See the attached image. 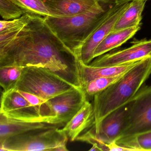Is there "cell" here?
Returning <instances> with one entry per match:
<instances>
[{
    "label": "cell",
    "mask_w": 151,
    "mask_h": 151,
    "mask_svg": "<svg viewBox=\"0 0 151 151\" xmlns=\"http://www.w3.org/2000/svg\"><path fill=\"white\" fill-rule=\"evenodd\" d=\"M66 124H52L44 122H29L8 118L0 114V141L16 135L42 129L61 128Z\"/></svg>",
    "instance_id": "4fadbf2b"
},
{
    "label": "cell",
    "mask_w": 151,
    "mask_h": 151,
    "mask_svg": "<svg viewBox=\"0 0 151 151\" xmlns=\"http://www.w3.org/2000/svg\"><path fill=\"white\" fill-rule=\"evenodd\" d=\"M24 14V11L11 0H0V15L4 20L17 19Z\"/></svg>",
    "instance_id": "603a6c76"
},
{
    "label": "cell",
    "mask_w": 151,
    "mask_h": 151,
    "mask_svg": "<svg viewBox=\"0 0 151 151\" xmlns=\"http://www.w3.org/2000/svg\"><path fill=\"white\" fill-rule=\"evenodd\" d=\"M0 114L20 121L43 122L37 109L15 88L2 93Z\"/></svg>",
    "instance_id": "9c48e42d"
},
{
    "label": "cell",
    "mask_w": 151,
    "mask_h": 151,
    "mask_svg": "<svg viewBox=\"0 0 151 151\" xmlns=\"http://www.w3.org/2000/svg\"><path fill=\"white\" fill-rule=\"evenodd\" d=\"M76 140L87 142L92 145L91 148L89 150L91 151H108L106 146V143L99 139L94 135L91 129L86 132L80 135Z\"/></svg>",
    "instance_id": "cb8c5ba5"
},
{
    "label": "cell",
    "mask_w": 151,
    "mask_h": 151,
    "mask_svg": "<svg viewBox=\"0 0 151 151\" xmlns=\"http://www.w3.org/2000/svg\"><path fill=\"white\" fill-rule=\"evenodd\" d=\"M130 2L114 4L110 12L94 31L86 40L79 49L78 60L86 64L92 61L93 53L97 47L114 29L117 19L124 11Z\"/></svg>",
    "instance_id": "ba28073f"
},
{
    "label": "cell",
    "mask_w": 151,
    "mask_h": 151,
    "mask_svg": "<svg viewBox=\"0 0 151 151\" xmlns=\"http://www.w3.org/2000/svg\"><path fill=\"white\" fill-rule=\"evenodd\" d=\"M94 123L93 105L86 100L80 110L66 124L63 129L71 141L77 138Z\"/></svg>",
    "instance_id": "9a60e30c"
},
{
    "label": "cell",
    "mask_w": 151,
    "mask_h": 151,
    "mask_svg": "<svg viewBox=\"0 0 151 151\" xmlns=\"http://www.w3.org/2000/svg\"><path fill=\"white\" fill-rule=\"evenodd\" d=\"M106 146L108 151H135L132 148L120 145H118L116 142H113L109 144H106Z\"/></svg>",
    "instance_id": "484cf974"
},
{
    "label": "cell",
    "mask_w": 151,
    "mask_h": 151,
    "mask_svg": "<svg viewBox=\"0 0 151 151\" xmlns=\"http://www.w3.org/2000/svg\"><path fill=\"white\" fill-rule=\"evenodd\" d=\"M25 14L42 17L52 16L42 0H11Z\"/></svg>",
    "instance_id": "ffe728a7"
},
{
    "label": "cell",
    "mask_w": 151,
    "mask_h": 151,
    "mask_svg": "<svg viewBox=\"0 0 151 151\" xmlns=\"http://www.w3.org/2000/svg\"><path fill=\"white\" fill-rule=\"evenodd\" d=\"M24 68L19 67H0V85L3 91L13 89L20 78Z\"/></svg>",
    "instance_id": "44dd1931"
},
{
    "label": "cell",
    "mask_w": 151,
    "mask_h": 151,
    "mask_svg": "<svg viewBox=\"0 0 151 151\" xmlns=\"http://www.w3.org/2000/svg\"><path fill=\"white\" fill-rule=\"evenodd\" d=\"M126 72L117 76L104 77L93 79L85 86L83 87V89L86 96L93 97L97 93L101 92L113 84L119 81Z\"/></svg>",
    "instance_id": "d6986e66"
},
{
    "label": "cell",
    "mask_w": 151,
    "mask_h": 151,
    "mask_svg": "<svg viewBox=\"0 0 151 151\" xmlns=\"http://www.w3.org/2000/svg\"><path fill=\"white\" fill-rule=\"evenodd\" d=\"M114 5L102 4L99 8L73 16H47L45 17V21L58 38L78 60L80 47L106 18Z\"/></svg>",
    "instance_id": "3957f363"
},
{
    "label": "cell",
    "mask_w": 151,
    "mask_h": 151,
    "mask_svg": "<svg viewBox=\"0 0 151 151\" xmlns=\"http://www.w3.org/2000/svg\"><path fill=\"white\" fill-rule=\"evenodd\" d=\"M148 57H151V39L142 40L134 41L126 49L99 56L89 64L94 67L118 66Z\"/></svg>",
    "instance_id": "30bf717a"
},
{
    "label": "cell",
    "mask_w": 151,
    "mask_h": 151,
    "mask_svg": "<svg viewBox=\"0 0 151 151\" xmlns=\"http://www.w3.org/2000/svg\"><path fill=\"white\" fill-rule=\"evenodd\" d=\"M128 107L127 125L122 138L151 131V86L141 87Z\"/></svg>",
    "instance_id": "52a82bcc"
},
{
    "label": "cell",
    "mask_w": 151,
    "mask_h": 151,
    "mask_svg": "<svg viewBox=\"0 0 151 151\" xmlns=\"http://www.w3.org/2000/svg\"><path fill=\"white\" fill-rule=\"evenodd\" d=\"M137 1H148V0H137Z\"/></svg>",
    "instance_id": "83f0119b"
},
{
    "label": "cell",
    "mask_w": 151,
    "mask_h": 151,
    "mask_svg": "<svg viewBox=\"0 0 151 151\" xmlns=\"http://www.w3.org/2000/svg\"><path fill=\"white\" fill-rule=\"evenodd\" d=\"M68 138L63 128L36 130L0 141V151H67Z\"/></svg>",
    "instance_id": "5b68a950"
},
{
    "label": "cell",
    "mask_w": 151,
    "mask_h": 151,
    "mask_svg": "<svg viewBox=\"0 0 151 151\" xmlns=\"http://www.w3.org/2000/svg\"><path fill=\"white\" fill-rule=\"evenodd\" d=\"M141 60L118 66L94 67L79 61V74L82 88L90 81L99 78L113 76L125 73L135 67Z\"/></svg>",
    "instance_id": "5bb4252c"
},
{
    "label": "cell",
    "mask_w": 151,
    "mask_h": 151,
    "mask_svg": "<svg viewBox=\"0 0 151 151\" xmlns=\"http://www.w3.org/2000/svg\"><path fill=\"white\" fill-rule=\"evenodd\" d=\"M146 1L133 0L117 19L113 31L140 26Z\"/></svg>",
    "instance_id": "e0dca14e"
},
{
    "label": "cell",
    "mask_w": 151,
    "mask_h": 151,
    "mask_svg": "<svg viewBox=\"0 0 151 151\" xmlns=\"http://www.w3.org/2000/svg\"><path fill=\"white\" fill-rule=\"evenodd\" d=\"M31 17L26 14L20 18L11 21L1 20L0 22V36H7L20 31L30 20Z\"/></svg>",
    "instance_id": "7402d4cb"
},
{
    "label": "cell",
    "mask_w": 151,
    "mask_h": 151,
    "mask_svg": "<svg viewBox=\"0 0 151 151\" xmlns=\"http://www.w3.org/2000/svg\"><path fill=\"white\" fill-rule=\"evenodd\" d=\"M87 96L79 87L47 100L41 106L39 114L44 122L66 124L84 104Z\"/></svg>",
    "instance_id": "8992f818"
},
{
    "label": "cell",
    "mask_w": 151,
    "mask_h": 151,
    "mask_svg": "<svg viewBox=\"0 0 151 151\" xmlns=\"http://www.w3.org/2000/svg\"><path fill=\"white\" fill-rule=\"evenodd\" d=\"M128 109V103L110 113L97 128L93 127L96 137L106 144L120 139L127 125Z\"/></svg>",
    "instance_id": "8fae6325"
},
{
    "label": "cell",
    "mask_w": 151,
    "mask_h": 151,
    "mask_svg": "<svg viewBox=\"0 0 151 151\" xmlns=\"http://www.w3.org/2000/svg\"><path fill=\"white\" fill-rule=\"evenodd\" d=\"M79 87L81 86L48 69L29 67L23 68L13 88L35 94L47 101Z\"/></svg>",
    "instance_id": "277c9868"
},
{
    "label": "cell",
    "mask_w": 151,
    "mask_h": 151,
    "mask_svg": "<svg viewBox=\"0 0 151 151\" xmlns=\"http://www.w3.org/2000/svg\"><path fill=\"white\" fill-rule=\"evenodd\" d=\"M133 0H98V1L101 4H107V5H114V4H119L124 2H130Z\"/></svg>",
    "instance_id": "4316f807"
},
{
    "label": "cell",
    "mask_w": 151,
    "mask_h": 151,
    "mask_svg": "<svg viewBox=\"0 0 151 151\" xmlns=\"http://www.w3.org/2000/svg\"><path fill=\"white\" fill-rule=\"evenodd\" d=\"M151 75V57L143 59L119 81L93 96L94 123L101 122L115 109L128 104Z\"/></svg>",
    "instance_id": "7a4b0ae2"
},
{
    "label": "cell",
    "mask_w": 151,
    "mask_h": 151,
    "mask_svg": "<svg viewBox=\"0 0 151 151\" xmlns=\"http://www.w3.org/2000/svg\"><path fill=\"white\" fill-rule=\"evenodd\" d=\"M52 17L73 16L102 6L98 0H42Z\"/></svg>",
    "instance_id": "7c38bea8"
},
{
    "label": "cell",
    "mask_w": 151,
    "mask_h": 151,
    "mask_svg": "<svg viewBox=\"0 0 151 151\" xmlns=\"http://www.w3.org/2000/svg\"><path fill=\"white\" fill-rule=\"evenodd\" d=\"M18 90V92L32 106L36 108L39 113V110L42 105L47 100L44 99L35 94Z\"/></svg>",
    "instance_id": "d4e9b609"
},
{
    "label": "cell",
    "mask_w": 151,
    "mask_h": 151,
    "mask_svg": "<svg viewBox=\"0 0 151 151\" xmlns=\"http://www.w3.org/2000/svg\"><path fill=\"white\" fill-rule=\"evenodd\" d=\"M116 143L135 151H151V131L122 138Z\"/></svg>",
    "instance_id": "ac0fdd59"
},
{
    "label": "cell",
    "mask_w": 151,
    "mask_h": 151,
    "mask_svg": "<svg viewBox=\"0 0 151 151\" xmlns=\"http://www.w3.org/2000/svg\"><path fill=\"white\" fill-rule=\"evenodd\" d=\"M79 62L42 17L32 15L20 31L0 37V67L45 68L82 87Z\"/></svg>",
    "instance_id": "6da1fadb"
},
{
    "label": "cell",
    "mask_w": 151,
    "mask_h": 151,
    "mask_svg": "<svg viewBox=\"0 0 151 151\" xmlns=\"http://www.w3.org/2000/svg\"><path fill=\"white\" fill-rule=\"evenodd\" d=\"M140 29V26H138L120 30L112 31L97 47L93 53V58L94 59L121 46L132 37Z\"/></svg>",
    "instance_id": "2e32d148"
}]
</instances>
